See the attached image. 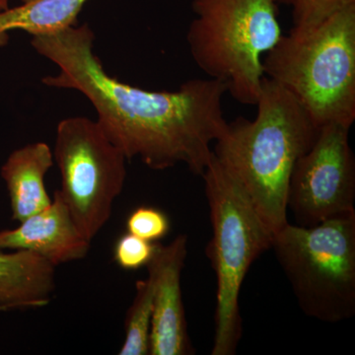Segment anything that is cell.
I'll return each instance as SVG.
<instances>
[{"label": "cell", "mask_w": 355, "mask_h": 355, "mask_svg": "<svg viewBox=\"0 0 355 355\" xmlns=\"http://www.w3.org/2000/svg\"><path fill=\"white\" fill-rule=\"evenodd\" d=\"M153 282L150 277L135 284V296L125 322V340L120 355L149 354L153 317Z\"/></svg>", "instance_id": "cell-14"}, {"label": "cell", "mask_w": 355, "mask_h": 355, "mask_svg": "<svg viewBox=\"0 0 355 355\" xmlns=\"http://www.w3.org/2000/svg\"><path fill=\"white\" fill-rule=\"evenodd\" d=\"M157 245L128 232L114 244V260L123 270H139L153 260Z\"/></svg>", "instance_id": "cell-16"}, {"label": "cell", "mask_w": 355, "mask_h": 355, "mask_svg": "<svg viewBox=\"0 0 355 355\" xmlns=\"http://www.w3.org/2000/svg\"><path fill=\"white\" fill-rule=\"evenodd\" d=\"M89 0H22V4L0 11V48L9 33L20 30L32 37L77 25L79 13Z\"/></svg>", "instance_id": "cell-13"}, {"label": "cell", "mask_w": 355, "mask_h": 355, "mask_svg": "<svg viewBox=\"0 0 355 355\" xmlns=\"http://www.w3.org/2000/svg\"><path fill=\"white\" fill-rule=\"evenodd\" d=\"M279 6H289L294 25L314 24L355 0H275Z\"/></svg>", "instance_id": "cell-17"}, {"label": "cell", "mask_w": 355, "mask_h": 355, "mask_svg": "<svg viewBox=\"0 0 355 355\" xmlns=\"http://www.w3.org/2000/svg\"><path fill=\"white\" fill-rule=\"evenodd\" d=\"M94 41L88 24L33 37L34 50L60 69L42 83L85 96L102 130L128 160L139 158L153 170L184 164L202 176L214 154L210 146L227 127L222 110L226 84L195 78L176 91L135 87L109 76L93 51Z\"/></svg>", "instance_id": "cell-1"}, {"label": "cell", "mask_w": 355, "mask_h": 355, "mask_svg": "<svg viewBox=\"0 0 355 355\" xmlns=\"http://www.w3.org/2000/svg\"><path fill=\"white\" fill-rule=\"evenodd\" d=\"M53 154L62 175L58 193L77 227L92 242L108 223L123 190L128 159L97 120L86 116L58 123Z\"/></svg>", "instance_id": "cell-7"}, {"label": "cell", "mask_w": 355, "mask_h": 355, "mask_svg": "<svg viewBox=\"0 0 355 355\" xmlns=\"http://www.w3.org/2000/svg\"><path fill=\"white\" fill-rule=\"evenodd\" d=\"M9 2L10 0H0V11L6 10L9 8Z\"/></svg>", "instance_id": "cell-18"}, {"label": "cell", "mask_w": 355, "mask_h": 355, "mask_svg": "<svg viewBox=\"0 0 355 355\" xmlns=\"http://www.w3.org/2000/svg\"><path fill=\"white\" fill-rule=\"evenodd\" d=\"M349 130L336 123L320 128L314 144L296 163L287 209L297 225L314 226L355 211V159Z\"/></svg>", "instance_id": "cell-8"}, {"label": "cell", "mask_w": 355, "mask_h": 355, "mask_svg": "<svg viewBox=\"0 0 355 355\" xmlns=\"http://www.w3.org/2000/svg\"><path fill=\"white\" fill-rule=\"evenodd\" d=\"M187 254L188 238L179 235L169 245H157L153 260L147 265L154 287L149 354H195L182 297L181 277Z\"/></svg>", "instance_id": "cell-9"}, {"label": "cell", "mask_w": 355, "mask_h": 355, "mask_svg": "<svg viewBox=\"0 0 355 355\" xmlns=\"http://www.w3.org/2000/svg\"><path fill=\"white\" fill-rule=\"evenodd\" d=\"M277 8L275 0H191V58L240 104L256 106L260 97L263 58L282 36Z\"/></svg>", "instance_id": "cell-4"}, {"label": "cell", "mask_w": 355, "mask_h": 355, "mask_svg": "<svg viewBox=\"0 0 355 355\" xmlns=\"http://www.w3.org/2000/svg\"><path fill=\"white\" fill-rule=\"evenodd\" d=\"M55 287V266L42 257L0 251V312L46 307Z\"/></svg>", "instance_id": "cell-12"}, {"label": "cell", "mask_w": 355, "mask_h": 355, "mask_svg": "<svg viewBox=\"0 0 355 355\" xmlns=\"http://www.w3.org/2000/svg\"><path fill=\"white\" fill-rule=\"evenodd\" d=\"M254 120L227 123L212 153L272 234L288 223L287 193L294 167L320 128L293 95L263 77Z\"/></svg>", "instance_id": "cell-2"}, {"label": "cell", "mask_w": 355, "mask_h": 355, "mask_svg": "<svg viewBox=\"0 0 355 355\" xmlns=\"http://www.w3.org/2000/svg\"><path fill=\"white\" fill-rule=\"evenodd\" d=\"M263 74L288 90L318 128L355 121V3L314 24L294 25L263 58Z\"/></svg>", "instance_id": "cell-3"}, {"label": "cell", "mask_w": 355, "mask_h": 355, "mask_svg": "<svg viewBox=\"0 0 355 355\" xmlns=\"http://www.w3.org/2000/svg\"><path fill=\"white\" fill-rule=\"evenodd\" d=\"M53 154L44 142H35L16 149L2 165L13 220L21 222L51 205L44 178L53 168Z\"/></svg>", "instance_id": "cell-11"}, {"label": "cell", "mask_w": 355, "mask_h": 355, "mask_svg": "<svg viewBox=\"0 0 355 355\" xmlns=\"http://www.w3.org/2000/svg\"><path fill=\"white\" fill-rule=\"evenodd\" d=\"M202 177L212 225L207 254L217 284L211 355H234L242 338L243 282L252 263L270 249L273 234L214 154Z\"/></svg>", "instance_id": "cell-5"}, {"label": "cell", "mask_w": 355, "mask_h": 355, "mask_svg": "<svg viewBox=\"0 0 355 355\" xmlns=\"http://www.w3.org/2000/svg\"><path fill=\"white\" fill-rule=\"evenodd\" d=\"M307 316L338 323L355 314V211L314 226L287 223L272 246Z\"/></svg>", "instance_id": "cell-6"}, {"label": "cell", "mask_w": 355, "mask_h": 355, "mask_svg": "<svg viewBox=\"0 0 355 355\" xmlns=\"http://www.w3.org/2000/svg\"><path fill=\"white\" fill-rule=\"evenodd\" d=\"M14 229L0 230V251H28L57 268L83 260L91 249L58 191L46 209L27 217Z\"/></svg>", "instance_id": "cell-10"}, {"label": "cell", "mask_w": 355, "mask_h": 355, "mask_svg": "<svg viewBox=\"0 0 355 355\" xmlns=\"http://www.w3.org/2000/svg\"><path fill=\"white\" fill-rule=\"evenodd\" d=\"M125 225L130 234L153 243L163 239L171 228L167 214L151 207H139L132 210Z\"/></svg>", "instance_id": "cell-15"}]
</instances>
